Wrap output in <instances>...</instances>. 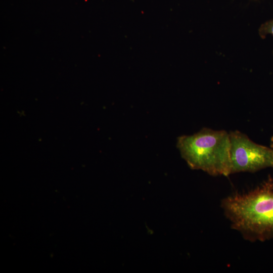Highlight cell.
Masks as SVG:
<instances>
[{
    "label": "cell",
    "instance_id": "obj_3",
    "mask_svg": "<svg viewBox=\"0 0 273 273\" xmlns=\"http://www.w3.org/2000/svg\"><path fill=\"white\" fill-rule=\"evenodd\" d=\"M229 134L231 174L273 167V148L254 143L238 130Z\"/></svg>",
    "mask_w": 273,
    "mask_h": 273
},
{
    "label": "cell",
    "instance_id": "obj_4",
    "mask_svg": "<svg viewBox=\"0 0 273 273\" xmlns=\"http://www.w3.org/2000/svg\"><path fill=\"white\" fill-rule=\"evenodd\" d=\"M258 33L262 39H264L268 34L273 35V19L262 24L258 29Z\"/></svg>",
    "mask_w": 273,
    "mask_h": 273
},
{
    "label": "cell",
    "instance_id": "obj_5",
    "mask_svg": "<svg viewBox=\"0 0 273 273\" xmlns=\"http://www.w3.org/2000/svg\"><path fill=\"white\" fill-rule=\"evenodd\" d=\"M270 142H271L270 147L271 148H273V135L271 138Z\"/></svg>",
    "mask_w": 273,
    "mask_h": 273
},
{
    "label": "cell",
    "instance_id": "obj_2",
    "mask_svg": "<svg viewBox=\"0 0 273 273\" xmlns=\"http://www.w3.org/2000/svg\"><path fill=\"white\" fill-rule=\"evenodd\" d=\"M230 146L229 133L208 128L180 136L177 142L181 157L191 169L212 176L231 174Z\"/></svg>",
    "mask_w": 273,
    "mask_h": 273
},
{
    "label": "cell",
    "instance_id": "obj_1",
    "mask_svg": "<svg viewBox=\"0 0 273 273\" xmlns=\"http://www.w3.org/2000/svg\"><path fill=\"white\" fill-rule=\"evenodd\" d=\"M221 206L231 227L246 240L273 239V179L270 176L253 190L224 198Z\"/></svg>",
    "mask_w": 273,
    "mask_h": 273
}]
</instances>
